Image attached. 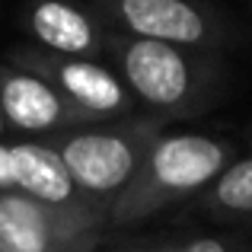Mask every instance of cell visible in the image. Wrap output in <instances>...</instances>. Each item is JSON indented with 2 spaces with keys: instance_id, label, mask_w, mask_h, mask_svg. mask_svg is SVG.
I'll use <instances>...</instances> for the list:
<instances>
[{
  "instance_id": "8992f818",
  "label": "cell",
  "mask_w": 252,
  "mask_h": 252,
  "mask_svg": "<svg viewBox=\"0 0 252 252\" xmlns=\"http://www.w3.org/2000/svg\"><path fill=\"white\" fill-rule=\"evenodd\" d=\"M109 243V211H67L0 195V252H96Z\"/></svg>"
},
{
  "instance_id": "7c38bea8",
  "label": "cell",
  "mask_w": 252,
  "mask_h": 252,
  "mask_svg": "<svg viewBox=\"0 0 252 252\" xmlns=\"http://www.w3.org/2000/svg\"><path fill=\"white\" fill-rule=\"evenodd\" d=\"M0 137H10V131H6V122H3V115H0Z\"/></svg>"
},
{
  "instance_id": "3957f363",
  "label": "cell",
  "mask_w": 252,
  "mask_h": 252,
  "mask_svg": "<svg viewBox=\"0 0 252 252\" xmlns=\"http://www.w3.org/2000/svg\"><path fill=\"white\" fill-rule=\"evenodd\" d=\"M169 125L147 115H131L122 122L77 125L45 141L64 163L67 176L90 201L109 208L141 169L147 150Z\"/></svg>"
},
{
  "instance_id": "6da1fadb",
  "label": "cell",
  "mask_w": 252,
  "mask_h": 252,
  "mask_svg": "<svg viewBox=\"0 0 252 252\" xmlns=\"http://www.w3.org/2000/svg\"><path fill=\"white\" fill-rule=\"evenodd\" d=\"M105 64L122 77L134 96L137 112L163 125L211 112L230 83L227 64L214 51H191L179 45L128 38L109 29Z\"/></svg>"
},
{
  "instance_id": "52a82bcc",
  "label": "cell",
  "mask_w": 252,
  "mask_h": 252,
  "mask_svg": "<svg viewBox=\"0 0 252 252\" xmlns=\"http://www.w3.org/2000/svg\"><path fill=\"white\" fill-rule=\"evenodd\" d=\"M19 29L32 38L29 45L61 58L102 61L109 26L96 16L86 0H23Z\"/></svg>"
},
{
  "instance_id": "ba28073f",
  "label": "cell",
  "mask_w": 252,
  "mask_h": 252,
  "mask_svg": "<svg viewBox=\"0 0 252 252\" xmlns=\"http://www.w3.org/2000/svg\"><path fill=\"white\" fill-rule=\"evenodd\" d=\"M0 115L13 141H51L61 131L86 125L42 77L0 61Z\"/></svg>"
},
{
  "instance_id": "5bb4252c",
  "label": "cell",
  "mask_w": 252,
  "mask_h": 252,
  "mask_svg": "<svg viewBox=\"0 0 252 252\" xmlns=\"http://www.w3.org/2000/svg\"><path fill=\"white\" fill-rule=\"evenodd\" d=\"M249 144H252V131H249Z\"/></svg>"
},
{
  "instance_id": "4fadbf2b",
  "label": "cell",
  "mask_w": 252,
  "mask_h": 252,
  "mask_svg": "<svg viewBox=\"0 0 252 252\" xmlns=\"http://www.w3.org/2000/svg\"><path fill=\"white\" fill-rule=\"evenodd\" d=\"M96 252H112V249H109V246H102V249H96Z\"/></svg>"
},
{
  "instance_id": "9a60e30c",
  "label": "cell",
  "mask_w": 252,
  "mask_h": 252,
  "mask_svg": "<svg viewBox=\"0 0 252 252\" xmlns=\"http://www.w3.org/2000/svg\"><path fill=\"white\" fill-rule=\"evenodd\" d=\"M249 252H252V243H249Z\"/></svg>"
},
{
  "instance_id": "8fae6325",
  "label": "cell",
  "mask_w": 252,
  "mask_h": 252,
  "mask_svg": "<svg viewBox=\"0 0 252 252\" xmlns=\"http://www.w3.org/2000/svg\"><path fill=\"white\" fill-rule=\"evenodd\" d=\"M0 195H19L16 154H13V141L10 137H0Z\"/></svg>"
},
{
  "instance_id": "9c48e42d",
  "label": "cell",
  "mask_w": 252,
  "mask_h": 252,
  "mask_svg": "<svg viewBox=\"0 0 252 252\" xmlns=\"http://www.w3.org/2000/svg\"><path fill=\"white\" fill-rule=\"evenodd\" d=\"M189 211L217 230L252 233V154H236V160L189 204Z\"/></svg>"
},
{
  "instance_id": "7a4b0ae2",
  "label": "cell",
  "mask_w": 252,
  "mask_h": 252,
  "mask_svg": "<svg viewBox=\"0 0 252 252\" xmlns=\"http://www.w3.org/2000/svg\"><path fill=\"white\" fill-rule=\"evenodd\" d=\"M236 147L204 131H163L128 189L109 204V236L128 233L179 204H191L230 163Z\"/></svg>"
},
{
  "instance_id": "277c9868",
  "label": "cell",
  "mask_w": 252,
  "mask_h": 252,
  "mask_svg": "<svg viewBox=\"0 0 252 252\" xmlns=\"http://www.w3.org/2000/svg\"><path fill=\"white\" fill-rule=\"evenodd\" d=\"M112 32L223 55L240 42L233 16L214 0H86Z\"/></svg>"
},
{
  "instance_id": "5b68a950",
  "label": "cell",
  "mask_w": 252,
  "mask_h": 252,
  "mask_svg": "<svg viewBox=\"0 0 252 252\" xmlns=\"http://www.w3.org/2000/svg\"><path fill=\"white\" fill-rule=\"evenodd\" d=\"M6 64L23 67L29 74L42 77L58 96L83 118L86 125L96 122H122V118L141 115L134 96L122 77L105 61H83V58H61L42 51L35 45H13L6 48Z\"/></svg>"
},
{
  "instance_id": "30bf717a",
  "label": "cell",
  "mask_w": 252,
  "mask_h": 252,
  "mask_svg": "<svg viewBox=\"0 0 252 252\" xmlns=\"http://www.w3.org/2000/svg\"><path fill=\"white\" fill-rule=\"evenodd\" d=\"M252 233L240 230H198V227H172L147 230V233H112V252H249Z\"/></svg>"
}]
</instances>
